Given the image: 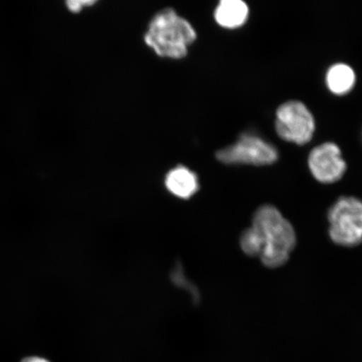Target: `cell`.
<instances>
[{
    "label": "cell",
    "instance_id": "cell-1",
    "mask_svg": "<svg viewBox=\"0 0 362 362\" xmlns=\"http://www.w3.org/2000/svg\"><path fill=\"white\" fill-rule=\"evenodd\" d=\"M252 228L261 239L260 259L267 268L277 269L286 264L296 245L293 226L278 208L264 205L253 215Z\"/></svg>",
    "mask_w": 362,
    "mask_h": 362
},
{
    "label": "cell",
    "instance_id": "cell-2",
    "mask_svg": "<svg viewBox=\"0 0 362 362\" xmlns=\"http://www.w3.org/2000/svg\"><path fill=\"white\" fill-rule=\"evenodd\" d=\"M197 39L192 25L172 8L158 12L148 25L144 42L158 57L181 59Z\"/></svg>",
    "mask_w": 362,
    "mask_h": 362
},
{
    "label": "cell",
    "instance_id": "cell-3",
    "mask_svg": "<svg viewBox=\"0 0 362 362\" xmlns=\"http://www.w3.org/2000/svg\"><path fill=\"white\" fill-rule=\"evenodd\" d=\"M330 239L339 246L353 247L362 243V201L342 197L328 211Z\"/></svg>",
    "mask_w": 362,
    "mask_h": 362
},
{
    "label": "cell",
    "instance_id": "cell-4",
    "mask_svg": "<svg viewBox=\"0 0 362 362\" xmlns=\"http://www.w3.org/2000/svg\"><path fill=\"white\" fill-rule=\"evenodd\" d=\"M275 125L280 138L298 146L309 143L315 129L313 115L298 101L284 103L278 108Z\"/></svg>",
    "mask_w": 362,
    "mask_h": 362
},
{
    "label": "cell",
    "instance_id": "cell-5",
    "mask_svg": "<svg viewBox=\"0 0 362 362\" xmlns=\"http://www.w3.org/2000/svg\"><path fill=\"white\" fill-rule=\"evenodd\" d=\"M216 158L226 165H268L278 160V152L264 139L252 134H243L237 143L221 149Z\"/></svg>",
    "mask_w": 362,
    "mask_h": 362
},
{
    "label": "cell",
    "instance_id": "cell-6",
    "mask_svg": "<svg viewBox=\"0 0 362 362\" xmlns=\"http://www.w3.org/2000/svg\"><path fill=\"white\" fill-rule=\"evenodd\" d=\"M308 163L311 174L324 184L337 182L346 170L341 149L334 143H325L315 147L310 152Z\"/></svg>",
    "mask_w": 362,
    "mask_h": 362
},
{
    "label": "cell",
    "instance_id": "cell-7",
    "mask_svg": "<svg viewBox=\"0 0 362 362\" xmlns=\"http://www.w3.org/2000/svg\"><path fill=\"white\" fill-rule=\"evenodd\" d=\"M165 184L170 193L184 200L193 197L199 189L197 175L184 166L171 170L166 175Z\"/></svg>",
    "mask_w": 362,
    "mask_h": 362
},
{
    "label": "cell",
    "instance_id": "cell-8",
    "mask_svg": "<svg viewBox=\"0 0 362 362\" xmlns=\"http://www.w3.org/2000/svg\"><path fill=\"white\" fill-rule=\"evenodd\" d=\"M248 15L247 4L242 0H223L216 8L215 19L224 28L235 29L247 21Z\"/></svg>",
    "mask_w": 362,
    "mask_h": 362
},
{
    "label": "cell",
    "instance_id": "cell-9",
    "mask_svg": "<svg viewBox=\"0 0 362 362\" xmlns=\"http://www.w3.org/2000/svg\"><path fill=\"white\" fill-rule=\"evenodd\" d=\"M327 83L330 92L337 95H345L354 88L355 71L351 66L338 63L329 68L327 74Z\"/></svg>",
    "mask_w": 362,
    "mask_h": 362
},
{
    "label": "cell",
    "instance_id": "cell-10",
    "mask_svg": "<svg viewBox=\"0 0 362 362\" xmlns=\"http://www.w3.org/2000/svg\"><path fill=\"white\" fill-rule=\"evenodd\" d=\"M240 245H241L243 252L246 253L247 256L259 257L261 255L262 250L261 239L252 226L243 233L241 239H240Z\"/></svg>",
    "mask_w": 362,
    "mask_h": 362
},
{
    "label": "cell",
    "instance_id": "cell-11",
    "mask_svg": "<svg viewBox=\"0 0 362 362\" xmlns=\"http://www.w3.org/2000/svg\"><path fill=\"white\" fill-rule=\"evenodd\" d=\"M94 4H96V1L93 0H88V1L87 0H70L66 2V6L72 13H78L84 7L93 6Z\"/></svg>",
    "mask_w": 362,
    "mask_h": 362
},
{
    "label": "cell",
    "instance_id": "cell-12",
    "mask_svg": "<svg viewBox=\"0 0 362 362\" xmlns=\"http://www.w3.org/2000/svg\"><path fill=\"white\" fill-rule=\"evenodd\" d=\"M21 362H49L48 360L39 356H28L23 359Z\"/></svg>",
    "mask_w": 362,
    "mask_h": 362
}]
</instances>
